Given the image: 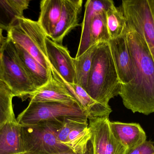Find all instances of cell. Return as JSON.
Returning <instances> with one entry per match:
<instances>
[{
	"mask_svg": "<svg viewBox=\"0 0 154 154\" xmlns=\"http://www.w3.org/2000/svg\"><path fill=\"white\" fill-rule=\"evenodd\" d=\"M126 38L135 75L132 81L121 84L119 96L124 106L133 113H154V61L144 41L127 23Z\"/></svg>",
	"mask_w": 154,
	"mask_h": 154,
	"instance_id": "obj_1",
	"label": "cell"
},
{
	"mask_svg": "<svg viewBox=\"0 0 154 154\" xmlns=\"http://www.w3.org/2000/svg\"><path fill=\"white\" fill-rule=\"evenodd\" d=\"M121 86L108 43H98L85 90L95 101L110 107L109 100L119 95Z\"/></svg>",
	"mask_w": 154,
	"mask_h": 154,
	"instance_id": "obj_2",
	"label": "cell"
},
{
	"mask_svg": "<svg viewBox=\"0 0 154 154\" xmlns=\"http://www.w3.org/2000/svg\"><path fill=\"white\" fill-rule=\"evenodd\" d=\"M65 117L21 126L25 152L52 154L72 151L58 139Z\"/></svg>",
	"mask_w": 154,
	"mask_h": 154,
	"instance_id": "obj_3",
	"label": "cell"
},
{
	"mask_svg": "<svg viewBox=\"0 0 154 154\" xmlns=\"http://www.w3.org/2000/svg\"><path fill=\"white\" fill-rule=\"evenodd\" d=\"M7 37L25 50L43 67L50 69L45 42L47 36L38 21L24 16L18 18L7 31Z\"/></svg>",
	"mask_w": 154,
	"mask_h": 154,
	"instance_id": "obj_4",
	"label": "cell"
},
{
	"mask_svg": "<svg viewBox=\"0 0 154 154\" xmlns=\"http://www.w3.org/2000/svg\"><path fill=\"white\" fill-rule=\"evenodd\" d=\"M3 69V81L11 89L14 97L26 100L37 90L19 58L15 44L8 37L0 45Z\"/></svg>",
	"mask_w": 154,
	"mask_h": 154,
	"instance_id": "obj_5",
	"label": "cell"
},
{
	"mask_svg": "<svg viewBox=\"0 0 154 154\" xmlns=\"http://www.w3.org/2000/svg\"><path fill=\"white\" fill-rule=\"evenodd\" d=\"M66 117L88 118L77 102L30 101L29 105L19 115L16 120L20 125L27 126Z\"/></svg>",
	"mask_w": 154,
	"mask_h": 154,
	"instance_id": "obj_6",
	"label": "cell"
},
{
	"mask_svg": "<svg viewBox=\"0 0 154 154\" xmlns=\"http://www.w3.org/2000/svg\"><path fill=\"white\" fill-rule=\"evenodd\" d=\"M121 8L127 23L144 41L154 61V20L149 0H124Z\"/></svg>",
	"mask_w": 154,
	"mask_h": 154,
	"instance_id": "obj_7",
	"label": "cell"
},
{
	"mask_svg": "<svg viewBox=\"0 0 154 154\" xmlns=\"http://www.w3.org/2000/svg\"><path fill=\"white\" fill-rule=\"evenodd\" d=\"M93 154H127L128 150L115 137L109 117L89 119Z\"/></svg>",
	"mask_w": 154,
	"mask_h": 154,
	"instance_id": "obj_8",
	"label": "cell"
},
{
	"mask_svg": "<svg viewBox=\"0 0 154 154\" xmlns=\"http://www.w3.org/2000/svg\"><path fill=\"white\" fill-rule=\"evenodd\" d=\"M108 43L120 83L128 84L134 78L135 71L127 42L126 30L123 35L110 39Z\"/></svg>",
	"mask_w": 154,
	"mask_h": 154,
	"instance_id": "obj_9",
	"label": "cell"
},
{
	"mask_svg": "<svg viewBox=\"0 0 154 154\" xmlns=\"http://www.w3.org/2000/svg\"><path fill=\"white\" fill-rule=\"evenodd\" d=\"M47 57L51 67L68 83L76 84L75 70L73 58L67 48L47 37L46 39Z\"/></svg>",
	"mask_w": 154,
	"mask_h": 154,
	"instance_id": "obj_10",
	"label": "cell"
},
{
	"mask_svg": "<svg viewBox=\"0 0 154 154\" xmlns=\"http://www.w3.org/2000/svg\"><path fill=\"white\" fill-rule=\"evenodd\" d=\"M50 70L52 77L63 85L75 99L87 115L88 119L109 117L112 111L110 107H106L95 101L79 85L70 84L65 81L51 67Z\"/></svg>",
	"mask_w": 154,
	"mask_h": 154,
	"instance_id": "obj_11",
	"label": "cell"
},
{
	"mask_svg": "<svg viewBox=\"0 0 154 154\" xmlns=\"http://www.w3.org/2000/svg\"><path fill=\"white\" fill-rule=\"evenodd\" d=\"M82 3V0H63L59 21L50 39L62 45L64 38L79 25V16Z\"/></svg>",
	"mask_w": 154,
	"mask_h": 154,
	"instance_id": "obj_12",
	"label": "cell"
},
{
	"mask_svg": "<svg viewBox=\"0 0 154 154\" xmlns=\"http://www.w3.org/2000/svg\"><path fill=\"white\" fill-rule=\"evenodd\" d=\"M110 127L116 138L129 151L139 147L147 140L145 132L138 123L110 121Z\"/></svg>",
	"mask_w": 154,
	"mask_h": 154,
	"instance_id": "obj_13",
	"label": "cell"
},
{
	"mask_svg": "<svg viewBox=\"0 0 154 154\" xmlns=\"http://www.w3.org/2000/svg\"><path fill=\"white\" fill-rule=\"evenodd\" d=\"M28 98L32 102L78 103L69 90L52 76L50 80L46 85L38 89L36 91L30 95Z\"/></svg>",
	"mask_w": 154,
	"mask_h": 154,
	"instance_id": "obj_14",
	"label": "cell"
},
{
	"mask_svg": "<svg viewBox=\"0 0 154 154\" xmlns=\"http://www.w3.org/2000/svg\"><path fill=\"white\" fill-rule=\"evenodd\" d=\"M115 4L112 0H88L85 5V13L82 24V33L75 58L82 55L90 47V25L93 16L103 11H107Z\"/></svg>",
	"mask_w": 154,
	"mask_h": 154,
	"instance_id": "obj_15",
	"label": "cell"
},
{
	"mask_svg": "<svg viewBox=\"0 0 154 154\" xmlns=\"http://www.w3.org/2000/svg\"><path fill=\"white\" fill-rule=\"evenodd\" d=\"M24 152L21 126L16 119L5 123L0 128V154Z\"/></svg>",
	"mask_w": 154,
	"mask_h": 154,
	"instance_id": "obj_16",
	"label": "cell"
},
{
	"mask_svg": "<svg viewBox=\"0 0 154 154\" xmlns=\"http://www.w3.org/2000/svg\"><path fill=\"white\" fill-rule=\"evenodd\" d=\"M14 44L21 62L35 87L38 89L46 85L52 77L50 69L43 67L25 50Z\"/></svg>",
	"mask_w": 154,
	"mask_h": 154,
	"instance_id": "obj_17",
	"label": "cell"
},
{
	"mask_svg": "<svg viewBox=\"0 0 154 154\" xmlns=\"http://www.w3.org/2000/svg\"><path fill=\"white\" fill-rule=\"evenodd\" d=\"M63 0H43L40 2V13L38 22L49 38L59 21Z\"/></svg>",
	"mask_w": 154,
	"mask_h": 154,
	"instance_id": "obj_18",
	"label": "cell"
},
{
	"mask_svg": "<svg viewBox=\"0 0 154 154\" xmlns=\"http://www.w3.org/2000/svg\"><path fill=\"white\" fill-rule=\"evenodd\" d=\"M29 0H0V30L8 31L17 19L23 17Z\"/></svg>",
	"mask_w": 154,
	"mask_h": 154,
	"instance_id": "obj_19",
	"label": "cell"
},
{
	"mask_svg": "<svg viewBox=\"0 0 154 154\" xmlns=\"http://www.w3.org/2000/svg\"><path fill=\"white\" fill-rule=\"evenodd\" d=\"M91 133L88 121L74 128L69 135L66 145L77 154H86L88 152Z\"/></svg>",
	"mask_w": 154,
	"mask_h": 154,
	"instance_id": "obj_20",
	"label": "cell"
},
{
	"mask_svg": "<svg viewBox=\"0 0 154 154\" xmlns=\"http://www.w3.org/2000/svg\"><path fill=\"white\" fill-rule=\"evenodd\" d=\"M106 11L95 14L90 25V47L100 42H108L110 39L107 26Z\"/></svg>",
	"mask_w": 154,
	"mask_h": 154,
	"instance_id": "obj_21",
	"label": "cell"
},
{
	"mask_svg": "<svg viewBox=\"0 0 154 154\" xmlns=\"http://www.w3.org/2000/svg\"><path fill=\"white\" fill-rule=\"evenodd\" d=\"M96 46L97 44L91 46L79 57L73 58L76 76V84L85 90L87 87L92 64V57Z\"/></svg>",
	"mask_w": 154,
	"mask_h": 154,
	"instance_id": "obj_22",
	"label": "cell"
},
{
	"mask_svg": "<svg viewBox=\"0 0 154 154\" xmlns=\"http://www.w3.org/2000/svg\"><path fill=\"white\" fill-rule=\"evenodd\" d=\"M106 17L110 39L123 35L126 30V19L121 7L117 8L113 5L106 12Z\"/></svg>",
	"mask_w": 154,
	"mask_h": 154,
	"instance_id": "obj_23",
	"label": "cell"
},
{
	"mask_svg": "<svg viewBox=\"0 0 154 154\" xmlns=\"http://www.w3.org/2000/svg\"><path fill=\"white\" fill-rule=\"evenodd\" d=\"M13 97L10 87L0 80V128L7 122L16 119L13 107Z\"/></svg>",
	"mask_w": 154,
	"mask_h": 154,
	"instance_id": "obj_24",
	"label": "cell"
},
{
	"mask_svg": "<svg viewBox=\"0 0 154 154\" xmlns=\"http://www.w3.org/2000/svg\"><path fill=\"white\" fill-rule=\"evenodd\" d=\"M88 121L87 118L66 117L63 125L58 135V139L60 143L66 145L67 139L70 132L81 124Z\"/></svg>",
	"mask_w": 154,
	"mask_h": 154,
	"instance_id": "obj_25",
	"label": "cell"
},
{
	"mask_svg": "<svg viewBox=\"0 0 154 154\" xmlns=\"http://www.w3.org/2000/svg\"><path fill=\"white\" fill-rule=\"evenodd\" d=\"M127 154H154V143L146 140L141 146L128 151Z\"/></svg>",
	"mask_w": 154,
	"mask_h": 154,
	"instance_id": "obj_26",
	"label": "cell"
},
{
	"mask_svg": "<svg viewBox=\"0 0 154 154\" xmlns=\"http://www.w3.org/2000/svg\"><path fill=\"white\" fill-rule=\"evenodd\" d=\"M19 154H32L29 153H26L24 152L23 153H21ZM52 154H77L76 153L74 152L73 151H68V152H60V153H54ZM86 154H93V152H92V147H91L89 151H88V153Z\"/></svg>",
	"mask_w": 154,
	"mask_h": 154,
	"instance_id": "obj_27",
	"label": "cell"
},
{
	"mask_svg": "<svg viewBox=\"0 0 154 154\" xmlns=\"http://www.w3.org/2000/svg\"><path fill=\"white\" fill-rule=\"evenodd\" d=\"M0 80L3 81V69L2 61L1 52H0Z\"/></svg>",
	"mask_w": 154,
	"mask_h": 154,
	"instance_id": "obj_28",
	"label": "cell"
},
{
	"mask_svg": "<svg viewBox=\"0 0 154 154\" xmlns=\"http://www.w3.org/2000/svg\"><path fill=\"white\" fill-rule=\"evenodd\" d=\"M149 2H150L151 10H152V13L154 20V0H149Z\"/></svg>",
	"mask_w": 154,
	"mask_h": 154,
	"instance_id": "obj_29",
	"label": "cell"
},
{
	"mask_svg": "<svg viewBox=\"0 0 154 154\" xmlns=\"http://www.w3.org/2000/svg\"><path fill=\"white\" fill-rule=\"evenodd\" d=\"M2 31H3L2 30H0V45H1V43H2L4 38L2 35Z\"/></svg>",
	"mask_w": 154,
	"mask_h": 154,
	"instance_id": "obj_30",
	"label": "cell"
}]
</instances>
